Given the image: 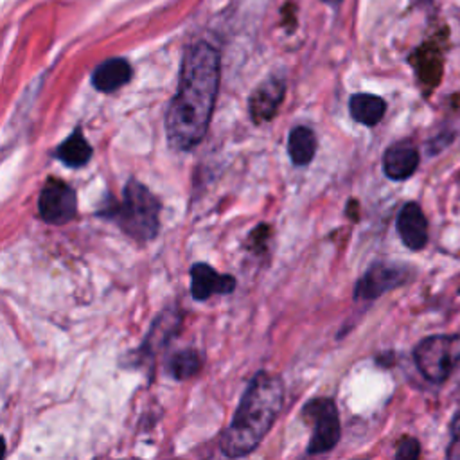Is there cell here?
<instances>
[{
    "label": "cell",
    "mask_w": 460,
    "mask_h": 460,
    "mask_svg": "<svg viewBox=\"0 0 460 460\" xmlns=\"http://www.w3.org/2000/svg\"><path fill=\"white\" fill-rule=\"evenodd\" d=\"M167 367H169V372L172 374V377L187 379V377L194 376L199 370L201 358L194 349H185V350H180V352L172 354Z\"/></svg>",
    "instance_id": "cell-16"
},
{
    "label": "cell",
    "mask_w": 460,
    "mask_h": 460,
    "mask_svg": "<svg viewBox=\"0 0 460 460\" xmlns=\"http://www.w3.org/2000/svg\"><path fill=\"white\" fill-rule=\"evenodd\" d=\"M102 217H111L131 239L147 243L160 228V201L144 183L129 180L124 187L122 201L102 210Z\"/></svg>",
    "instance_id": "cell-3"
},
{
    "label": "cell",
    "mask_w": 460,
    "mask_h": 460,
    "mask_svg": "<svg viewBox=\"0 0 460 460\" xmlns=\"http://www.w3.org/2000/svg\"><path fill=\"white\" fill-rule=\"evenodd\" d=\"M77 210L75 192L63 180L50 178L38 198V212L41 219L49 225H65L68 223Z\"/></svg>",
    "instance_id": "cell-6"
},
{
    "label": "cell",
    "mask_w": 460,
    "mask_h": 460,
    "mask_svg": "<svg viewBox=\"0 0 460 460\" xmlns=\"http://www.w3.org/2000/svg\"><path fill=\"white\" fill-rule=\"evenodd\" d=\"M284 402V385L277 374L257 372L219 440L223 455L237 458L250 455L273 426Z\"/></svg>",
    "instance_id": "cell-2"
},
{
    "label": "cell",
    "mask_w": 460,
    "mask_h": 460,
    "mask_svg": "<svg viewBox=\"0 0 460 460\" xmlns=\"http://www.w3.org/2000/svg\"><path fill=\"white\" fill-rule=\"evenodd\" d=\"M235 289V279L217 273L212 266L198 262L190 268V295L194 300H207L212 295H226Z\"/></svg>",
    "instance_id": "cell-8"
},
{
    "label": "cell",
    "mask_w": 460,
    "mask_h": 460,
    "mask_svg": "<svg viewBox=\"0 0 460 460\" xmlns=\"http://www.w3.org/2000/svg\"><path fill=\"white\" fill-rule=\"evenodd\" d=\"M92 146L88 144V140L83 137L81 129L77 128L72 135H68L61 146L56 151V156L59 162H63L66 167L72 169H79L83 165H86L92 158Z\"/></svg>",
    "instance_id": "cell-14"
},
{
    "label": "cell",
    "mask_w": 460,
    "mask_h": 460,
    "mask_svg": "<svg viewBox=\"0 0 460 460\" xmlns=\"http://www.w3.org/2000/svg\"><path fill=\"white\" fill-rule=\"evenodd\" d=\"M420 453V447H419V442L415 438H404L401 442V446L397 447V453L395 456L397 458H404V460H413L417 458Z\"/></svg>",
    "instance_id": "cell-17"
},
{
    "label": "cell",
    "mask_w": 460,
    "mask_h": 460,
    "mask_svg": "<svg viewBox=\"0 0 460 460\" xmlns=\"http://www.w3.org/2000/svg\"><path fill=\"white\" fill-rule=\"evenodd\" d=\"M219 88V54L199 41L183 58L180 83L165 115L167 140L174 149L187 151L207 133Z\"/></svg>",
    "instance_id": "cell-1"
},
{
    "label": "cell",
    "mask_w": 460,
    "mask_h": 460,
    "mask_svg": "<svg viewBox=\"0 0 460 460\" xmlns=\"http://www.w3.org/2000/svg\"><path fill=\"white\" fill-rule=\"evenodd\" d=\"M419 165V153L410 144H394L385 151L383 171L392 180L410 178Z\"/></svg>",
    "instance_id": "cell-11"
},
{
    "label": "cell",
    "mask_w": 460,
    "mask_h": 460,
    "mask_svg": "<svg viewBox=\"0 0 460 460\" xmlns=\"http://www.w3.org/2000/svg\"><path fill=\"white\" fill-rule=\"evenodd\" d=\"M349 110L356 122L363 126H376L386 111V102L372 93H356L349 101Z\"/></svg>",
    "instance_id": "cell-13"
},
{
    "label": "cell",
    "mask_w": 460,
    "mask_h": 460,
    "mask_svg": "<svg viewBox=\"0 0 460 460\" xmlns=\"http://www.w3.org/2000/svg\"><path fill=\"white\" fill-rule=\"evenodd\" d=\"M447 456L449 458H460V411L453 419L451 444H449V449H447Z\"/></svg>",
    "instance_id": "cell-18"
},
{
    "label": "cell",
    "mask_w": 460,
    "mask_h": 460,
    "mask_svg": "<svg viewBox=\"0 0 460 460\" xmlns=\"http://www.w3.org/2000/svg\"><path fill=\"white\" fill-rule=\"evenodd\" d=\"M325 4H329V5H338L341 0H323Z\"/></svg>",
    "instance_id": "cell-19"
},
{
    "label": "cell",
    "mask_w": 460,
    "mask_h": 460,
    "mask_svg": "<svg viewBox=\"0 0 460 460\" xmlns=\"http://www.w3.org/2000/svg\"><path fill=\"white\" fill-rule=\"evenodd\" d=\"M397 232L410 250H420L428 243V221L419 203H406L397 216Z\"/></svg>",
    "instance_id": "cell-9"
},
{
    "label": "cell",
    "mask_w": 460,
    "mask_h": 460,
    "mask_svg": "<svg viewBox=\"0 0 460 460\" xmlns=\"http://www.w3.org/2000/svg\"><path fill=\"white\" fill-rule=\"evenodd\" d=\"M302 415L305 420L311 422L313 433L309 438L307 453L309 455H318L332 449L338 440H340V419H338V410L332 399L320 397L309 401Z\"/></svg>",
    "instance_id": "cell-5"
},
{
    "label": "cell",
    "mask_w": 460,
    "mask_h": 460,
    "mask_svg": "<svg viewBox=\"0 0 460 460\" xmlns=\"http://www.w3.org/2000/svg\"><path fill=\"white\" fill-rule=\"evenodd\" d=\"M131 79V66L122 58H110L102 61L92 74V84L95 90L110 93L124 86Z\"/></svg>",
    "instance_id": "cell-12"
},
{
    "label": "cell",
    "mask_w": 460,
    "mask_h": 460,
    "mask_svg": "<svg viewBox=\"0 0 460 460\" xmlns=\"http://www.w3.org/2000/svg\"><path fill=\"white\" fill-rule=\"evenodd\" d=\"M419 372L431 383H442L460 359V336L435 334L420 340L413 350Z\"/></svg>",
    "instance_id": "cell-4"
},
{
    "label": "cell",
    "mask_w": 460,
    "mask_h": 460,
    "mask_svg": "<svg viewBox=\"0 0 460 460\" xmlns=\"http://www.w3.org/2000/svg\"><path fill=\"white\" fill-rule=\"evenodd\" d=\"M408 271L404 266L390 262H374L365 275L358 280L354 289L356 300H374L383 293L404 284Z\"/></svg>",
    "instance_id": "cell-7"
},
{
    "label": "cell",
    "mask_w": 460,
    "mask_h": 460,
    "mask_svg": "<svg viewBox=\"0 0 460 460\" xmlns=\"http://www.w3.org/2000/svg\"><path fill=\"white\" fill-rule=\"evenodd\" d=\"M284 83L280 79H268L262 84H259L255 88V92L250 97V115L252 120L261 124L270 120L271 117H275L282 99H284Z\"/></svg>",
    "instance_id": "cell-10"
},
{
    "label": "cell",
    "mask_w": 460,
    "mask_h": 460,
    "mask_svg": "<svg viewBox=\"0 0 460 460\" xmlns=\"http://www.w3.org/2000/svg\"><path fill=\"white\" fill-rule=\"evenodd\" d=\"M288 153L295 165H305L316 153V137L305 126H296L288 137Z\"/></svg>",
    "instance_id": "cell-15"
}]
</instances>
